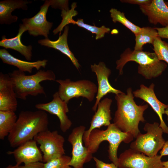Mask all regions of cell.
<instances>
[{
    "mask_svg": "<svg viewBox=\"0 0 168 168\" xmlns=\"http://www.w3.org/2000/svg\"><path fill=\"white\" fill-rule=\"evenodd\" d=\"M115 99L117 110L114 114V124L122 131L129 133L136 138L140 133L138 128L140 122L145 121L143 114L148 105H137L130 87L127 89L126 94L123 92L115 95Z\"/></svg>",
    "mask_w": 168,
    "mask_h": 168,
    "instance_id": "obj_1",
    "label": "cell"
},
{
    "mask_svg": "<svg viewBox=\"0 0 168 168\" xmlns=\"http://www.w3.org/2000/svg\"><path fill=\"white\" fill-rule=\"evenodd\" d=\"M48 115L45 111H22L10 134L8 140L10 146L17 147L24 143L33 139L40 133L48 130Z\"/></svg>",
    "mask_w": 168,
    "mask_h": 168,
    "instance_id": "obj_2",
    "label": "cell"
},
{
    "mask_svg": "<svg viewBox=\"0 0 168 168\" xmlns=\"http://www.w3.org/2000/svg\"><path fill=\"white\" fill-rule=\"evenodd\" d=\"M130 61L135 62L139 64L138 73L147 79L159 76L167 67V64L160 60L154 52L132 50L128 48L116 61V69L119 71L120 75L123 74L124 66Z\"/></svg>",
    "mask_w": 168,
    "mask_h": 168,
    "instance_id": "obj_3",
    "label": "cell"
},
{
    "mask_svg": "<svg viewBox=\"0 0 168 168\" xmlns=\"http://www.w3.org/2000/svg\"><path fill=\"white\" fill-rule=\"evenodd\" d=\"M134 137L130 134L120 130L114 124H111L105 130L95 129L90 133L88 141L85 146L88 152L92 154L98 151L100 143L107 141L109 144L108 150V157L110 161L118 166V148L122 142L128 143Z\"/></svg>",
    "mask_w": 168,
    "mask_h": 168,
    "instance_id": "obj_4",
    "label": "cell"
},
{
    "mask_svg": "<svg viewBox=\"0 0 168 168\" xmlns=\"http://www.w3.org/2000/svg\"><path fill=\"white\" fill-rule=\"evenodd\" d=\"M8 74L11 78L17 98L25 100L28 95L36 96L39 94L46 96L43 87L40 84L46 80L56 81V76L51 70H39L32 75L15 70Z\"/></svg>",
    "mask_w": 168,
    "mask_h": 168,
    "instance_id": "obj_5",
    "label": "cell"
},
{
    "mask_svg": "<svg viewBox=\"0 0 168 168\" xmlns=\"http://www.w3.org/2000/svg\"><path fill=\"white\" fill-rule=\"evenodd\" d=\"M145 134L140 133L130 145V148L150 157L156 155L162 149L165 142L163 137V131L158 123H147L143 128Z\"/></svg>",
    "mask_w": 168,
    "mask_h": 168,
    "instance_id": "obj_6",
    "label": "cell"
},
{
    "mask_svg": "<svg viewBox=\"0 0 168 168\" xmlns=\"http://www.w3.org/2000/svg\"><path fill=\"white\" fill-rule=\"evenodd\" d=\"M56 81L59 84L58 92L60 97L67 103L71 99L80 97L92 102L97 92L96 84L89 80L73 81L68 78L57 80Z\"/></svg>",
    "mask_w": 168,
    "mask_h": 168,
    "instance_id": "obj_7",
    "label": "cell"
},
{
    "mask_svg": "<svg viewBox=\"0 0 168 168\" xmlns=\"http://www.w3.org/2000/svg\"><path fill=\"white\" fill-rule=\"evenodd\" d=\"M33 139L40 145V149L43 154V162L44 163L65 154L63 147L65 139L57 130L44 131Z\"/></svg>",
    "mask_w": 168,
    "mask_h": 168,
    "instance_id": "obj_8",
    "label": "cell"
},
{
    "mask_svg": "<svg viewBox=\"0 0 168 168\" xmlns=\"http://www.w3.org/2000/svg\"><path fill=\"white\" fill-rule=\"evenodd\" d=\"M161 157L158 155L149 157L130 148L120 154L118 167L119 168H164Z\"/></svg>",
    "mask_w": 168,
    "mask_h": 168,
    "instance_id": "obj_9",
    "label": "cell"
},
{
    "mask_svg": "<svg viewBox=\"0 0 168 168\" xmlns=\"http://www.w3.org/2000/svg\"><path fill=\"white\" fill-rule=\"evenodd\" d=\"M86 127L80 125L74 128L69 135L68 141L72 145V156L68 165L74 168H83L84 164L90 161L93 157L84 146L83 137Z\"/></svg>",
    "mask_w": 168,
    "mask_h": 168,
    "instance_id": "obj_10",
    "label": "cell"
},
{
    "mask_svg": "<svg viewBox=\"0 0 168 168\" xmlns=\"http://www.w3.org/2000/svg\"><path fill=\"white\" fill-rule=\"evenodd\" d=\"M50 6V0H45L40 6V11L35 15L30 18L22 19V26L30 35L35 37L42 35L45 38H48L53 25L52 22L48 21L46 19L47 13Z\"/></svg>",
    "mask_w": 168,
    "mask_h": 168,
    "instance_id": "obj_11",
    "label": "cell"
},
{
    "mask_svg": "<svg viewBox=\"0 0 168 168\" xmlns=\"http://www.w3.org/2000/svg\"><path fill=\"white\" fill-rule=\"evenodd\" d=\"M53 99L51 101L37 104L35 107L38 110L56 115L60 121V129L63 132H66L72 124V121L67 115L69 112L68 103L60 98L58 91L53 94Z\"/></svg>",
    "mask_w": 168,
    "mask_h": 168,
    "instance_id": "obj_12",
    "label": "cell"
},
{
    "mask_svg": "<svg viewBox=\"0 0 168 168\" xmlns=\"http://www.w3.org/2000/svg\"><path fill=\"white\" fill-rule=\"evenodd\" d=\"M91 68L96 76L98 84L96 100L92 108V110L96 111L98 103L105 96L110 93L117 95L123 92L114 88L110 84L109 77L111 74V71L106 67L104 62H100L98 64L94 63L91 65Z\"/></svg>",
    "mask_w": 168,
    "mask_h": 168,
    "instance_id": "obj_13",
    "label": "cell"
},
{
    "mask_svg": "<svg viewBox=\"0 0 168 168\" xmlns=\"http://www.w3.org/2000/svg\"><path fill=\"white\" fill-rule=\"evenodd\" d=\"M155 84L152 83L149 87L141 84L139 89L133 92L134 96L139 98L147 102L158 115L160 123V127L163 132L168 134V127L163 119V115L165 114L166 110L168 108V105L161 102L157 98L155 93Z\"/></svg>",
    "mask_w": 168,
    "mask_h": 168,
    "instance_id": "obj_14",
    "label": "cell"
},
{
    "mask_svg": "<svg viewBox=\"0 0 168 168\" xmlns=\"http://www.w3.org/2000/svg\"><path fill=\"white\" fill-rule=\"evenodd\" d=\"M112 102L111 99L105 98L98 103L96 111L93 116L88 129L85 130L83 137L84 146L87 144L91 132L95 129H100L103 126H108L110 124L112 119L110 106Z\"/></svg>",
    "mask_w": 168,
    "mask_h": 168,
    "instance_id": "obj_15",
    "label": "cell"
},
{
    "mask_svg": "<svg viewBox=\"0 0 168 168\" xmlns=\"http://www.w3.org/2000/svg\"><path fill=\"white\" fill-rule=\"evenodd\" d=\"M7 153L13 155L17 164L22 163L27 164L43 162V155L38 147L37 142L34 139L28 141L19 146L13 151H8Z\"/></svg>",
    "mask_w": 168,
    "mask_h": 168,
    "instance_id": "obj_16",
    "label": "cell"
},
{
    "mask_svg": "<svg viewBox=\"0 0 168 168\" xmlns=\"http://www.w3.org/2000/svg\"><path fill=\"white\" fill-rule=\"evenodd\" d=\"M9 75L0 73V110L15 112L17 100Z\"/></svg>",
    "mask_w": 168,
    "mask_h": 168,
    "instance_id": "obj_17",
    "label": "cell"
},
{
    "mask_svg": "<svg viewBox=\"0 0 168 168\" xmlns=\"http://www.w3.org/2000/svg\"><path fill=\"white\" fill-rule=\"evenodd\" d=\"M139 8L151 23H159L164 27L168 26V6L163 0H152L150 4L139 6Z\"/></svg>",
    "mask_w": 168,
    "mask_h": 168,
    "instance_id": "obj_18",
    "label": "cell"
},
{
    "mask_svg": "<svg viewBox=\"0 0 168 168\" xmlns=\"http://www.w3.org/2000/svg\"><path fill=\"white\" fill-rule=\"evenodd\" d=\"M77 14V12L73 9H71L68 11L62 12L61 16L63 19L61 23L58 27V30L62 31L63 28L68 24L72 23L74 25L76 24L78 26L91 32L92 34H95L96 40L104 37L105 33H109L110 32V29L105 26L98 27L95 25H90L84 23L83 20L80 18L78 19L77 21H75L73 19L72 17Z\"/></svg>",
    "mask_w": 168,
    "mask_h": 168,
    "instance_id": "obj_19",
    "label": "cell"
},
{
    "mask_svg": "<svg viewBox=\"0 0 168 168\" xmlns=\"http://www.w3.org/2000/svg\"><path fill=\"white\" fill-rule=\"evenodd\" d=\"M69 29L68 26H66L64 30L63 34L60 35L58 38L55 41H52L48 38L38 40L39 44L41 45L58 50L63 54L68 57L70 59L73 65L79 70L81 65L78 60L70 50L68 43V36Z\"/></svg>",
    "mask_w": 168,
    "mask_h": 168,
    "instance_id": "obj_20",
    "label": "cell"
},
{
    "mask_svg": "<svg viewBox=\"0 0 168 168\" xmlns=\"http://www.w3.org/2000/svg\"><path fill=\"white\" fill-rule=\"evenodd\" d=\"M31 2L26 0H5L0 2V24L10 25L17 21L18 17L13 16L15 10L21 9L27 10V4Z\"/></svg>",
    "mask_w": 168,
    "mask_h": 168,
    "instance_id": "obj_21",
    "label": "cell"
},
{
    "mask_svg": "<svg viewBox=\"0 0 168 168\" xmlns=\"http://www.w3.org/2000/svg\"><path fill=\"white\" fill-rule=\"evenodd\" d=\"M0 58L3 63L15 66L21 71L29 73H32L34 68L39 70L41 67L45 68L48 62L46 59L33 62L21 60L11 55L5 49H0Z\"/></svg>",
    "mask_w": 168,
    "mask_h": 168,
    "instance_id": "obj_22",
    "label": "cell"
},
{
    "mask_svg": "<svg viewBox=\"0 0 168 168\" xmlns=\"http://www.w3.org/2000/svg\"><path fill=\"white\" fill-rule=\"evenodd\" d=\"M25 31L21 24H20L17 35L9 39L7 38L4 35H3L0 41V46L5 49H11L16 50L24 56L27 61H30L32 57V47L31 45H24L21 41V36Z\"/></svg>",
    "mask_w": 168,
    "mask_h": 168,
    "instance_id": "obj_23",
    "label": "cell"
},
{
    "mask_svg": "<svg viewBox=\"0 0 168 168\" xmlns=\"http://www.w3.org/2000/svg\"><path fill=\"white\" fill-rule=\"evenodd\" d=\"M135 35L134 50H142L143 46L147 43L153 44L155 39L158 36L155 28L149 26L142 27L140 31Z\"/></svg>",
    "mask_w": 168,
    "mask_h": 168,
    "instance_id": "obj_24",
    "label": "cell"
},
{
    "mask_svg": "<svg viewBox=\"0 0 168 168\" xmlns=\"http://www.w3.org/2000/svg\"><path fill=\"white\" fill-rule=\"evenodd\" d=\"M15 112L0 110V139L4 140L13 129L17 119Z\"/></svg>",
    "mask_w": 168,
    "mask_h": 168,
    "instance_id": "obj_25",
    "label": "cell"
},
{
    "mask_svg": "<svg viewBox=\"0 0 168 168\" xmlns=\"http://www.w3.org/2000/svg\"><path fill=\"white\" fill-rule=\"evenodd\" d=\"M110 16L114 23L119 22L130 30L135 35L139 32L141 28L136 25L128 20L123 12H121L115 8H111L110 10Z\"/></svg>",
    "mask_w": 168,
    "mask_h": 168,
    "instance_id": "obj_26",
    "label": "cell"
},
{
    "mask_svg": "<svg viewBox=\"0 0 168 168\" xmlns=\"http://www.w3.org/2000/svg\"><path fill=\"white\" fill-rule=\"evenodd\" d=\"M152 45L153 49L158 59L166 62L168 64V43L162 40L158 36L155 39Z\"/></svg>",
    "mask_w": 168,
    "mask_h": 168,
    "instance_id": "obj_27",
    "label": "cell"
},
{
    "mask_svg": "<svg viewBox=\"0 0 168 168\" xmlns=\"http://www.w3.org/2000/svg\"><path fill=\"white\" fill-rule=\"evenodd\" d=\"M71 157L65 155L44 163V168H72L68 165Z\"/></svg>",
    "mask_w": 168,
    "mask_h": 168,
    "instance_id": "obj_28",
    "label": "cell"
},
{
    "mask_svg": "<svg viewBox=\"0 0 168 168\" xmlns=\"http://www.w3.org/2000/svg\"><path fill=\"white\" fill-rule=\"evenodd\" d=\"M50 0V6L53 8H58L62 10L65 11H68L69 10L68 7V0Z\"/></svg>",
    "mask_w": 168,
    "mask_h": 168,
    "instance_id": "obj_29",
    "label": "cell"
},
{
    "mask_svg": "<svg viewBox=\"0 0 168 168\" xmlns=\"http://www.w3.org/2000/svg\"><path fill=\"white\" fill-rule=\"evenodd\" d=\"M93 158L95 162L96 168H119L113 163L110 164L105 163L95 157H93Z\"/></svg>",
    "mask_w": 168,
    "mask_h": 168,
    "instance_id": "obj_30",
    "label": "cell"
},
{
    "mask_svg": "<svg viewBox=\"0 0 168 168\" xmlns=\"http://www.w3.org/2000/svg\"><path fill=\"white\" fill-rule=\"evenodd\" d=\"M120 1L122 2L137 4L140 6L147 5L150 4L152 0H122Z\"/></svg>",
    "mask_w": 168,
    "mask_h": 168,
    "instance_id": "obj_31",
    "label": "cell"
},
{
    "mask_svg": "<svg viewBox=\"0 0 168 168\" xmlns=\"http://www.w3.org/2000/svg\"><path fill=\"white\" fill-rule=\"evenodd\" d=\"M15 168H44V163L39 162L20 166L17 164Z\"/></svg>",
    "mask_w": 168,
    "mask_h": 168,
    "instance_id": "obj_32",
    "label": "cell"
},
{
    "mask_svg": "<svg viewBox=\"0 0 168 168\" xmlns=\"http://www.w3.org/2000/svg\"><path fill=\"white\" fill-rule=\"evenodd\" d=\"M158 36L161 38L168 39V26L162 27H155Z\"/></svg>",
    "mask_w": 168,
    "mask_h": 168,
    "instance_id": "obj_33",
    "label": "cell"
},
{
    "mask_svg": "<svg viewBox=\"0 0 168 168\" xmlns=\"http://www.w3.org/2000/svg\"><path fill=\"white\" fill-rule=\"evenodd\" d=\"M160 155L162 157L164 156L168 155V141H165L160 152Z\"/></svg>",
    "mask_w": 168,
    "mask_h": 168,
    "instance_id": "obj_34",
    "label": "cell"
},
{
    "mask_svg": "<svg viewBox=\"0 0 168 168\" xmlns=\"http://www.w3.org/2000/svg\"><path fill=\"white\" fill-rule=\"evenodd\" d=\"M162 164L164 168H168V161H162Z\"/></svg>",
    "mask_w": 168,
    "mask_h": 168,
    "instance_id": "obj_35",
    "label": "cell"
},
{
    "mask_svg": "<svg viewBox=\"0 0 168 168\" xmlns=\"http://www.w3.org/2000/svg\"><path fill=\"white\" fill-rule=\"evenodd\" d=\"M17 166V165L16 164V165L14 166H12L11 165H10L5 167V168H15Z\"/></svg>",
    "mask_w": 168,
    "mask_h": 168,
    "instance_id": "obj_36",
    "label": "cell"
},
{
    "mask_svg": "<svg viewBox=\"0 0 168 168\" xmlns=\"http://www.w3.org/2000/svg\"><path fill=\"white\" fill-rule=\"evenodd\" d=\"M165 114H166L167 116V120H168V108L165 111Z\"/></svg>",
    "mask_w": 168,
    "mask_h": 168,
    "instance_id": "obj_37",
    "label": "cell"
},
{
    "mask_svg": "<svg viewBox=\"0 0 168 168\" xmlns=\"http://www.w3.org/2000/svg\"><path fill=\"white\" fill-rule=\"evenodd\" d=\"M166 5L168 6V1L167 2H166Z\"/></svg>",
    "mask_w": 168,
    "mask_h": 168,
    "instance_id": "obj_38",
    "label": "cell"
}]
</instances>
